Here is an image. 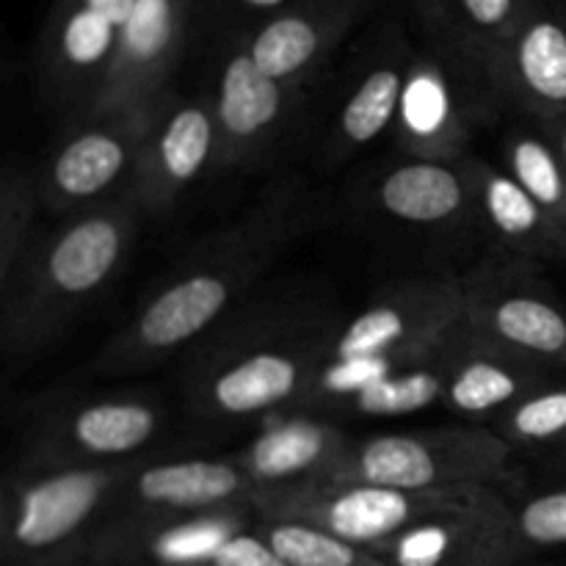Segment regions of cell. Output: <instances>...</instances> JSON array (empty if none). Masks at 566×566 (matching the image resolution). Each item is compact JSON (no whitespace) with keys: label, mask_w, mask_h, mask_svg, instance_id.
I'll list each match as a JSON object with an SVG mask.
<instances>
[{"label":"cell","mask_w":566,"mask_h":566,"mask_svg":"<svg viewBox=\"0 0 566 566\" xmlns=\"http://www.w3.org/2000/svg\"><path fill=\"white\" fill-rule=\"evenodd\" d=\"M379 0H291L249 36V55L265 75L304 88L337 48L374 14Z\"/></svg>","instance_id":"17"},{"label":"cell","mask_w":566,"mask_h":566,"mask_svg":"<svg viewBox=\"0 0 566 566\" xmlns=\"http://www.w3.org/2000/svg\"><path fill=\"white\" fill-rule=\"evenodd\" d=\"M335 315L276 310L216 337L186 376L191 407L208 420H252L298 409L326 359Z\"/></svg>","instance_id":"3"},{"label":"cell","mask_w":566,"mask_h":566,"mask_svg":"<svg viewBox=\"0 0 566 566\" xmlns=\"http://www.w3.org/2000/svg\"><path fill=\"white\" fill-rule=\"evenodd\" d=\"M479 490L484 486L403 492L357 481L318 479L285 490H254L252 509L265 520L310 523L365 551H379L409 525L470 501Z\"/></svg>","instance_id":"7"},{"label":"cell","mask_w":566,"mask_h":566,"mask_svg":"<svg viewBox=\"0 0 566 566\" xmlns=\"http://www.w3.org/2000/svg\"><path fill=\"white\" fill-rule=\"evenodd\" d=\"M462 332H457L451 340L437 346L434 352L401 365L396 374L376 381L368 390L348 398L335 412L337 418H409V415H420L431 407H442L453 348H457Z\"/></svg>","instance_id":"26"},{"label":"cell","mask_w":566,"mask_h":566,"mask_svg":"<svg viewBox=\"0 0 566 566\" xmlns=\"http://www.w3.org/2000/svg\"><path fill=\"white\" fill-rule=\"evenodd\" d=\"M486 566H528V564H520L517 558H509V562H492V564H486Z\"/></svg>","instance_id":"35"},{"label":"cell","mask_w":566,"mask_h":566,"mask_svg":"<svg viewBox=\"0 0 566 566\" xmlns=\"http://www.w3.org/2000/svg\"><path fill=\"white\" fill-rule=\"evenodd\" d=\"M144 213L133 188L64 216L36 238L20 274L0 293V343L9 359L44 352L127 265Z\"/></svg>","instance_id":"2"},{"label":"cell","mask_w":566,"mask_h":566,"mask_svg":"<svg viewBox=\"0 0 566 566\" xmlns=\"http://www.w3.org/2000/svg\"><path fill=\"white\" fill-rule=\"evenodd\" d=\"M208 566H287L274 547L260 536L258 528H247L232 536Z\"/></svg>","instance_id":"32"},{"label":"cell","mask_w":566,"mask_h":566,"mask_svg":"<svg viewBox=\"0 0 566 566\" xmlns=\"http://www.w3.org/2000/svg\"><path fill=\"white\" fill-rule=\"evenodd\" d=\"M307 224V191L298 182L271 188L235 221L202 238L149 291L125 326L99 348L94 374H142L186 352L252 291Z\"/></svg>","instance_id":"1"},{"label":"cell","mask_w":566,"mask_h":566,"mask_svg":"<svg viewBox=\"0 0 566 566\" xmlns=\"http://www.w3.org/2000/svg\"><path fill=\"white\" fill-rule=\"evenodd\" d=\"M462 276L392 282L348 318L335 321L326 359L420 357L464 329Z\"/></svg>","instance_id":"9"},{"label":"cell","mask_w":566,"mask_h":566,"mask_svg":"<svg viewBox=\"0 0 566 566\" xmlns=\"http://www.w3.org/2000/svg\"><path fill=\"white\" fill-rule=\"evenodd\" d=\"M426 44L484 75L486 61L528 17L536 0H409Z\"/></svg>","instance_id":"25"},{"label":"cell","mask_w":566,"mask_h":566,"mask_svg":"<svg viewBox=\"0 0 566 566\" xmlns=\"http://www.w3.org/2000/svg\"><path fill=\"white\" fill-rule=\"evenodd\" d=\"M484 75L434 48H415L398 105V149L412 158L459 160L481 119L497 108Z\"/></svg>","instance_id":"10"},{"label":"cell","mask_w":566,"mask_h":566,"mask_svg":"<svg viewBox=\"0 0 566 566\" xmlns=\"http://www.w3.org/2000/svg\"><path fill=\"white\" fill-rule=\"evenodd\" d=\"M492 429L512 446V451H536L556 457L566 451V385L539 387L509 407Z\"/></svg>","instance_id":"28"},{"label":"cell","mask_w":566,"mask_h":566,"mask_svg":"<svg viewBox=\"0 0 566 566\" xmlns=\"http://www.w3.org/2000/svg\"><path fill=\"white\" fill-rule=\"evenodd\" d=\"M219 155L221 136L213 99L182 97L166 88L155 105L130 186L144 219H164L171 213L205 175H216Z\"/></svg>","instance_id":"14"},{"label":"cell","mask_w":566,"mask_h":566,"mask_svg":"<svg viewBox=\"0 0 566 566\" xmlns=\"http://www.w3.org/2000/svg\"><path fill=\"white\" fill-rule=\"evenodd\" d=\"M468 171L473 182V224L497 243L501 254L528 263L562 260V227L501 164L468 155Z\"/></svg>","instance_id":"23"},{"label":"cell","mask_w":566,"mask_h":566,"mask_svg":"<svg viewBox=\"0 0 566 566\" xmlns=\"http://www.w3.org/2000/svg\"><path fill=\"white\" fill-rule=\"evenodd\" d=\"M542 133H545L547 142L556 147V153L562 155V160L566 164V116H558V119H542L534 122Z\"/></svg>","instance_id":"33"},{"label":"cell","mask_w":566,"mask_h":566,"mask_svg":"<svg viewBox=\"0 0 566 566\" xmlns=\"http://www.w3.org/2000/svg\"><path fill=\"white\" fill-rule=\"evenodd\" d=\"M412 50L401 28H385L376 39L368 59L343 92L326 130L324 155L329 164H343L392 133Z\"/></svg>","instance_id":"21"},{"label":"cell","mask_w":566,"mask_h":566,"mask_svg":"<svg viewBox=\"0 0 566 566\" xmlns=\"http://www.w3.org/2000/svg\"><path fill=\"white\" fill-rule=\"evenodd\" d=\"M298 97L302 88L265 75L254 64L243 39L232 44L216 75V92L210 94L221 136L216 175L263 160L296 114Z\"/></svg>","instance_id":"15"},{"label":"cell","mask_w":566,"mask_h":566,"mask_svg":"<svg viewBox=\"0 0 566 566\" xmlns=\"http://www.w3.org/2000/svg\"><path fill=\"white\" fill-rule=\"evenodd\" d=\"M42 208L36 175L20 166H6L0 177V293L11 287L31 254L33 219Z\"/></svg>","instance_id":"29"},{"label":"cell","mask_w":566,"mask_h":566,"mask_svg":"<svg viewBox=\"0 0 566 566\" xmlns=\"http://www.w3.org/2000/svg\"><path fill=\"white\" fill-rule=\"evenodd\" d=\"M501 166L542 205L566 235V164L539 127H512L501 142Z\"/></svg>","instance_id":"27"},{"label":"cell","mask_w":566,"mask_h":566,"mask_svg":"<svg viewBox=\"0 0 566 566\" xmlns=\"http://www.w3.org/2000/svg\"><path fill=\"white\" fill-rule=\"evenodd\" d=\"M352 440L324 415L287 409L265 418L258 434L230 459L249 475L254 490H285L326 479Z\"/></svg>","instance_id":"20"},{"label":"cell","mask_w":566,"mask_h":566,"mask_svg":"<svg viewBox=\"0 0 566 566\" xmlns=\"http://www.w3.org/2000/svg\"><path fill=\"white\" fill-rule=\"evenodd\" d=\"M133 462L75 468L17 464L6 479L0 503L3 564L72 566L88 558Z\"/></svg>","instance_id":"4"},{"label":"cell","mask_w":566,"mask_h":566,"mask_svg":"<svg viewBox=\"0 0 566 566\" xmlns=\"http://www.w3.org/2000/svg\"><path fill=\"white\" fill-rule=\"evenodd\" d=\"M164 409L142 392H108L64 403L42 415L25 440V468L122 464L155 442Z\"/></svg>","instance_id":"11"},{"label":"cell","mask_w":566,"mask_h":566,"mask_svg":"<svg viewBox=\"0 0 566 566\" xmlns=\"http://www.w3.org/2000/svg\"><path fill=\"white\" fill-rule=\"evenodd\" d=\"M484 81L497 103L534 122L566 116V6L536 0L486 61Z\"/></svg>","instance_id":"16"},{"label":"cell","mask_w":566,"mask_h":566,"mask_svg":"<svg viewBox=\"0 0 566 566\" xmlns=\"http://www.w3.org/2000/svg\"><path fill=\"white\" fill-rule=\"evenodd\" d=\"M252 481L230 457L155 459V462L136 459L92 551L166 520L247 509L252 506Z\"/></svg>","instance_id":"12"},{"label":"cell","mask_w":566,"mask_h":566,"mask_svg":"<svg viewBox=\"0 0 566 566\" xmlns=\"http://www.w3.org/2000/svg\"><path fill=\"white\" fill-rule=\"evenodd\" d=\"M138 0H55L36 44L44 94L72 119L88 114Z\"/></svg>","instance_id":"13"},{"label":"cell","mask_w":566,"mask_h":566,"mask_svg":"<svg viewBox=\"0 0 566 566\" xmlns=\"http://www.w3.org/2000/svg\"><path fill=\"white\" fill-rule=\"evenodd\" d=\"M254 528L287 566H387L374 551L352 545L310 523L260 517Z\"/></svg>","instance_id":"30"},{"label":"cell","mask_w":566,"mask_h":566,"mask_svg":"<svg viewBox=\"0 0 566 566\" xmlns=\"http://www.w3.org/2000/svg\"><path fill=\"white\" fill-rule=\"evenodd\" d=\"M509 501L484 486L470 501L437 512L374 551L387 566H486L509 562Z\"/></svg>","instance_id":"19"},{"label":"cell","mask_w":566,"mask_h":566,"mask_svg":"<svg viewBox=\"0 0 566 566\" xmlns=\"http://www.w3.org/2000/svg\"><path fill=\"white\" fill-rule=\"evenodd\" d=\"M155 105L158 99L72 122L33 171L42 208L70 216L127 191L136 177Z\"/></svg>","instance_id":"8"},{"label":"cell","mask_w":566,"mask_h":566,"mask_svg":"<svg viewBox=\"0 0 566 566\" xmlns=\"http://www.w3.org/2000/svg\"><path fill=\"white\" fill-rule=\"evenodd\" d=\"M562 260H566V235H564V252H562Z\"/></svg>","instance_id":"36"},{"label":"cell","mask_w":566,"mask_h":566,"mask_svg":"<svg viewBox=\"0 0 566 566\" xmlns=\"http://www.w3.org/2000/svg\"><path fill=\"white\" fill-rule=\"evenodd\" d=\"M370 202L381 216L415 230H453L473 224L468 155L459 160L401 155L376 175Z\"/></svg>","instance_id":"22"},{"label":"cell","mask_w":566,"mask_h":566,"mask_svg":"<svg viewBox=\"0 0 566 566\" xmlns=\"http://www.w3.org/2000/svg\"><path fill=\"white\" fill-rule=\"evenodd\" d=\"M512 446L486 426L387 431L352 440L326 479L403 492L492 486L509 479Z\"/></svg>","instance_id":"5"},{"label":"cell","mask_w":566,"mask_h":566,"mask_svg":"<svg viewBox=\"0 0 566 566\" xmlns=\"http://www.w3.org/2000/svg\"><path fill=\"white\" fill-rule=\"evenodd\" d=\"M193 6L197 0H138L119 39L108 81L88 114L147 105L171 88V72L186 50Z\"/></svg>","instance_id":"18"},{"label":"cell","mask_w":566,"mask_h":566,"mask_svg":"<svg viewBox=\"0 0 566 566\" xmlns=\"http://www.w3.org/2000/svg\"><path fill=\"white\" fill-rule=\"evenodd\" d=\"M464 329L481 343L556 374L566 370V307L553 296L534 263L484 260L462 276Z\"/></svg>","instance_id":"6"},{"label":"cell","mask_w":566,"mask_h":566,"mask_svg":"<svg viewBox=\"0 0 566 566\" xmlns=\"http://www.w3.org/2000/svg\"><path fill=\"white\" fill-rule=\"evenodd\" d=\"M506 547L509 558L566 547V481L509 503Z\"/></svg>","instance_id":"31"},{"label":"cell","mask_w":566,"mask_h":566,"mask_svg":"<svg viewBox=\"0 0 566 566\" xmlns=\"http://www.w3.org/2000/svg\"><path fill=\"white\" fill-rule=\"evenodd\" d=\"M553 374L512 357L501 348L481 343L468 329L459 337L448 370L442 407L464 420H492L495 423L509 407L528 392L551 385Z\"/></svg>","instance_id":"24"},{"label":"cell","mask_w":566,"mask_h":566,"mask_svg":"<svg viewBox=\"0 0 566 566\" xmlns=\"http://www.w3.org/2000/svg\"><path fill=\"white\" fill-rule=\"evenodd\" d=\"M547 464L558 475V481H566V451L556 453V457H547Z\"/></svg>","instance_id":"34"}]
</instances>
